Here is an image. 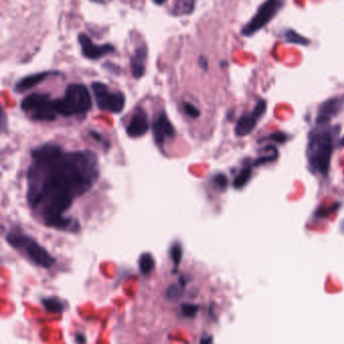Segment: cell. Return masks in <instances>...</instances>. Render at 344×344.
<instances>
[{"label": "cell", "instance_id": "6da1fadb", "mask_svg": "<svg viewBox=\"0 0 344 344\" xmlns=\"http://www.w3.org/2000/svg\"><path fill=\"white\" fill-rule=\"evenodd\" d=\"M32 158L27 193L30 207L47 226L78 232V220L63 214L98 180L97 155L91 150L64 152L57 145L46 144L32 150Z\"/></svg>", "mask_w": 344, "mask_h": 344}, {"label": "cell", "instance_id": "7a4b0ae2", "mask_svg": "<svg viewBox=\"0 0 344 344\" xmlns=\"http://www.w3.org/2000/svg\"><path fill=\"white\" fill-rule=\"evenodd\" d=\"M338 133L339 126H319L310 131L306 150L310 172L328 177Z\"/></svg>", "mask_w": 344, "mask_h": 344}, {"label": "cell", "instance_id": "3957f363", "mask_svg": "<svg viewBox=\"0 0 344 344\" xmlns=\"http://www.w3.org/2000/svg\"><path fill=\"white\" fill-rule=\"evenodd\" d=\"M54 107L58 115L70 117L88 112L92 107V99L85 85L73 83L67 87L62 98L54 100Z\"/></svg>", "mask_w": 344, "mask_h": 344}, {"label": "cell", "instance_id": "277c9868", "mask_svg": "<svg viewBox=\"0 0 344 344\" xmlns=\"http://www.w3.org/2000/svg\"><path fill=\"white\" fill-rule=\"evenodd\" d=\"M6 242L14 249L23 252L25 256L36 266L49 269L56 262V259L50 255L49 251L32 236L18 231H11L7 233Z\"/></svg>", "mask_w": 344, "mask_h": 344}, {"label": "cell", "instance_id": "5b68a950", "mask_svg": "<svg viewBox=\"0 0 344 344\" xmlns=\"http://www.w3.org/2000/svg\"><path fill=\"white\" fill-rule=\"evenodd\" d=\"M20 107L32 119L38 121H54L58 116L54 100L45 93L30 94L21 101Z\"/></svg>", "mask_w": 344, "mask_h": 344}, {"label": "cell", "instance_id": "8992f818", "mask_svg": "<svg viewBox=\"0 0 344 344\" xmlns=\"http://www.w3.org/2000/svg\"><path fill=\"white\" fill-rule=\"evenodd\" d=\"M284 4V1L281 0H268L260 4L251 19L243 28L242 35L251 37L263 29L276 16Z\"/></svg>", "mask_w": 344, "mask_h": 344}, {"label": "cell", "instance_id": "52a82bcc", "mask_svg": "<svg viewBox=\"0 0 344 344\" xmlns=\"http://www.w3.org/2000/svg\"><path fill=\"white\" fill-rule=\"evenodd\" d=\"M91 87L100 110L117 114L124 109L125 96L122 92H113L101 82L92 83Z\"/></svg>", "mask_w": 344, "mask_h": 344}, {"label": "cell", "instance_id": "ba28073f", "mask_svg": "<svg viewBox=\"0 0 344 344\" xmlns=\"http://www.w3.org/2000/svg\"><path fill=\"white\" fill-rule=\"evenodd\" d=\"M267 112V101L264 99H258L253 110L243 115L236 122L234 133L237 138H244L250 135L255 126L258 123V120L264 115Z\"/></svg>", "mask_w": 344, "mask_h": 344}, {"label": "cell", "instance_id": "9c48e42d", "mask_svg": "<svg viewBox=\"0 0 344 344\" xmlns=\"http://www.w3.org/2000/svg\"><path fill=\"white\" fill-rule=\"evenodd\" d=\"M344 97H332L320 104L317 115L316 123L319 126H326L334 117H336L343 109Z\"/></svg>", "mask_w": 344, "mask_h": 344}, {"label": "cell", "instance_id": "30bf717a", "mask_svg": "<svg viewBox=\"0 0 344 344\" xmlns=\"http://www.w3.org/2000/svg\"><path fill=\"white\" fill-rule=\"evenodd\" d=\"M152 133L154 138V143L158 147H164L168 139H172L176 136V130L174 125L168 116L161 112L158 116L152 123Z\"/></svg>", "mask_w": 344, "mask_h": 344}, {"label": "cell", "instance_id": "8fae6325", "mask_svg": "<svg viewBox=\"0 0 344 344\" xmlns=\"http://www.w3.org/2000/svg\"><path fill=\"white\" fill-rule=\"evenodd\" d=\"M78 41L82 48L83 56L89 60H97L107 54L115 51V48L110 44L95 45L92 40L85 34H80L78 36Z\"/></svg>", "mask_w": 344, "mask_h": 344}, {"label": "cell", "instance_id": "7c38bea8", "mask_svg": "<svg viewBox=\"0 0 344 344\" xmlns=\"http://www.w3.org/2000/svg\"><path fill=\"white\" fill-rule=\"evenodd\" d=\"M148 114L142 107H139L129 120L126 127V134L133 139L141 138L148 133Z\"/></svg>", "mask_w": 344, "mask_h": 344}, {"label": "cell", "instance_id": "4fadbf2b", "mask_svg": "<svg viewBox=\"0 0 344 344\" xmlns=\"http://www.w3.org/2000/svg\"><path fill=\"white\" fill-rule=\"evenodd\" d=\"M59 72H52V71H46V72H41L37 73L34 75H29L24 78H22L16 85H15V91L17 92H22L25 90H29L38 84L44 82L47 78H49L52 75H58Z\"/></svg>", "mask_w": 344, "mask_h": 344}, {"label": "cell", "instance_id": "5bb4252c", "mask_svg": "<svg viewBox=\"0 0 344 344\" xmlns=\"http://www.w3.org/2000/svg\"><path fill=\"white\" fill-rule=\"evenodd\" d=\"M146 59H147V48L145 46L136 49L134 56L130 59V69H131L133 76L136 79H140L145 75Z\"/></svg>", "mask_w": 344, "mask_h": 344}, {"label": "cell", "instance_id": "9a60e30c", "mask_svg": "<svg viewBox=\"0 0 344 344\" xmlns=\"http://www.w3.org/2000/svg\"><path fill=\"white\" fill-rule=\"evenodd\" d=\"M262 151H264L263 154L258 155L252 163L253 167H259L264 166L270 163H274L279 157V151L276 147L268 145L264 148H262Z\"/></svg>", "mask_w": 344, "mask_h": 344}, {"label": "cell", "instance_id": "2e32d148", "mask_svg": "<svg viewBox=\"0 0 344 344\" xmlns=\"http://www.w3.org/2000/svg\"><path fill=\"white\" fill-rule=\"evenodd\" d=\"M195 2L192 0H184V1H177L173 7L172 13L174 15H188L194 11Z\"/></svg>", "mask_w": 344, "mask_h": 344}, {"label": "cell", "instance_id": "e0dca14e", "mask_svg": "<svg viewBox=\"0 0 344 344\" xmlns=\"http://www.w3.org/2000/svg\"><path fill=\"white\" fill-rule=\"evenodd\" d=\"M252 177V170L250 166H246L245 168L242 169V171L239 173V175L235 177L233 180V187L235 189H243L246 187V184L250 181Z\"/></svg>", "mask_w": 344, "mask_h": 344}, {"label": "cell", "instance_id": "ac0fdd59", "mask_svg": "<svg viewBox=\"0 0 344 344\" xmlns=\"http://www.w3.org/2000/svg\"><path fill=\"white\" fill-rule=\"evenodd\" d=\"M140 271L143 275H149L154 269V258L149 252H144L139 259Z\"/></svg>", "mask_w": 344, "mask_h": 344}, {"label": "cell", "instance_id": "d6986e66", "mask_svg": "<svg viewBox=\"0 0 344 344\" xmlns=\"http://www.w3.org/2000/svg\"><path fill=\"white\" fill-rule=\"evenodd\" d=\"M42 303L45 306V308L51 313H62L65 309L64 303L56 297L45 298L42 300Z\"/></svg>", "mask_w": 344, "mask_h": 344}, {"label": "cell", "instance_id": "ffe728a7", "mask_svg": "<svg viewBox=\"0 0 344 344\" xmlns=\"http://www.w3.org/2000/svg\"><path fill=\"white\" fill-rule=\"evenodd\" d=\"M285 38L288 43H293V44L301 45V46H308L310 44V41L307 38L299 35L296 31H293V30H288L285 33Z\"/></svg>", "mask_w": 344, "mask_h": 344}, {"label": "cell", "instance_id": "44dd1931", "mask_svg": "<svg viewBox=\"0 0 344 344\" xmlns=\"http://www.w3.org/2000/svg\"><path fill=\"white\" fill-rule=\"evenodd\" d=\"M170 256L171 259L173 260L174 264L176 267H178L181 262L182 256H183V248L180 243H175L174 245H172L171 248H170Z\"/></svg>", "mask_w": 344, "mask_h": 344}, {"label": "cell", "instance_id": "7402d4cb", "mask_svg": "<svg viewBox=\"0 0 344 344\" xmlns=\"http://www.w3.org/2000/svg\"><path fill=\"white\" fill-rule=\"evenodd\" d=\"M288 140V137L286 134L281 133V131H277L274 134H271L264 138H261L258 142H264V141H273L276 142L278 144H285Z\"/></svg>", "mask_w": 344, "mask_h": 344}, {"label": "cell", "instance_id": "603a6c76", "mask_svg": "<svg viewBox=\"0 0 344 344\" xmlns=\"http://www.w3.org/2000/svg\"><path fill=\"white\" fill-rule=\"evenodd\" d=\"M181 311L183 313L184 316L189 317V318H193L195 317L199 311V306L195 305V304H183L181 307Z\"/></svg>", "mask_w": 344, "mask_h": 344}, {"label": "cell", "instance_id": "cb8c5ba5", "mask_svg": "<svg viewBox=\"0 0 344 344\" xmlns=\"http://www.w3.org/2000/svg\"><path fill=\"white\" fill-rule=\"evenodd\" d=\"M213 183L220 189V190H225L227 188V185H228V180H227V177L222 174V173H218L216 174L213 179H212Z\"/></svg>", "mask_w": 344, "mask_h": 344}, {"label": "cell", "instance_id": "d4e9b609", "mask_svg": "<svg viewBox=\"0 0 344 344\" xmlns=\"http://www.w3.org/2000/svg\"><path fill=\"white\" fill-rule=\"evenodd\" d=\"M183 108H184V111L185 113L191 117V118H198L200 116V110L197 108L195 105H193L192 103L190 102H184L183 103Z\"/></svg>", "mask_w": 344, "mask_h": 344}, {"label": "cell", "instance_id": "484cf974", "mask_svg": "<svg viewBox=\"0 0 344 344\" xmlns=\"http://www.w3.org/2000/svg\"><path fill=\"white\" fill-rule=\"evenodd\" d=\"M182 296V290H181V287L177 284H173L169 287L168 291H167V297L168 299L170 300H173V301H176L178 299H180Z\"/></svg>", "mask_w": 344, "mask_h": 344}, {"label": "cell", "instance_id": "4316f807", "mask_svg": "<svg viewBox=\"0 0 344 344\" xmlns=\"http://www.w3.org/2000/svg\"><path fill=\"white\" fill-rule=\"evenodd\" d=\"M199 66H200V68H202L205 71L208 69V61L204 56H201L199 58Z\"/></svg>", "mask_w": 344, "mask_h": 344}, {"label": "cell", "instance_id": "83f0119b", "mask_svg": "<svg viewBox=\"0 0 344 344\" xmlns=\"http://www.w3.org/2000/svg\"><path fill=\"white\" fill-rule=\"evenodd\" d=\"M212 340H213L212 336H209V335L203 336L200 340V344H212Z\"/></svg>", "mask_w": 344, "mask_h": 344}, {"label": "cell", "instance_id": "f1b7e54d", "mask_svg": "<svg viewBox=\"0 0 344 344\" xmlns=\"http://www.w3.org/2000/svg\"><path fill=\"white\" fill-rule=\"evenodd\" d=\"M76 341L79 344H85V342H86V338L84 337V335L78 334V335L76 336Z\"/></svg>", "mask_w": 344, "mask_h": 344}, {"label": "cell", "instance_id": "f546056e", "mask_svg": "<svg viewBox=\"0 0 344 344\" xmlns=\"http://www.w3.org/2000/svg\"><path fill=\"white\" fill-rule=\"evenodd\" d=\"M340 145H341L342 147H344V137L341 139V141H340Z\"/></svg>", "mask_w": 344, "mask_h": 344}]
</instances>
